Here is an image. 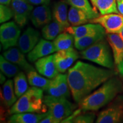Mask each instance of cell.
Wrapping results in <instances>:
<instances>
[{
  "label": "cell",
  "mask_w": 123,
  "mask_h": 123,
  "mask_svg": "<svg viewBox=\"0 0 123 123\" xmlns=\"http://www.w3.org/2000/svg\"><path fill=\"white\" fill-rule=\"evenodd\" d=\"M44 103L49 111L60 123L73 113L76 106L64 97H55L46 95Z\"/></svg>",
  "instance_id": "cell-5"
},
{
  "label": "cell",
  "mask_w": 123,
  "mask_h": 123,
  "mask_svg": "<svg viewBox=\"0 0 123 123\" xmlns=\"http://www.w3.org/2000/svg\"><path fill=\"white\" fill-rule=\"evenodd\" d=\"M40 33L37 30L29 27L21 35L18 40V46L23 53H29L39 41Z\"/></svg>",
  "instance_id": "cell-12"
},
{
  "label": "cell",
  "mask_w": 123,
  "mask_h": 123,
  "mask_svg": "<svg viewBox=\"0 0 123 123\" xmlns=\"http://www.w3.org/2000/svg\"><path fill=\"white\" fill-rule=\"evenodd\" d=\"M3 56L5 59L19 66L27 73H29L30 71L35 70L34 68L32 67L25 59L24 53H23L19 49L11 47L4 52Z\"/></svg>",
  "instance_id": "cell-17"
},
{
  "label": "cell",
  "mask_w": 123,
  "mask_h": 123,
  "mask_svg": "<svg viewBox=\"0 0 123 123\" xmlns=\"http://www.w3.org/2000/svg\"><path fill=\"white\" fill-rule=\"evenodd\" d=\"M123 90L121 81L112 77L98 90L85 97L79 103L83 111H96L110 103Z\"/></svg>",
  "instance_id": "cell-2"
},
{
  "label": "cell",
  "mask_w": 123,
  "mask_h": 123,
  "mask_svg": "<svg viewBox=\"0 0 123 123\" xmlns=\"http://www.w3.org/2000/svg\"><path fill=\"white\" fill-rule=\"evenodd\" d=\"M75 39L74 36L69 33L64 31L61 33L54 39L53 44L56 51L66 50L73 47Z\"/></svg>",
  "instance_id": "cell-24"
},
{
  "label": "cell",
  "mask_w": 123,
  "mask_h": 123,
  "mask_svg": "<svg viewBox=\"0 0 123 123\" xmlns=\"http://www.w3.org/2000/svg\"><path fill=\"white\" fill-rule=\"evenodd\" d=\"M95 1V0H91V2H92V5H93H93H94Z\"/></svg>",
  "instance_id": "cell-41"
},
{
  "label": "cell",
  "mask_w": 123,
  "mask_h": 123,
  "mask_svg": "<svg viewBox=\"0 0 123 123\" xmlns=\"http://www.w3.org/2000/svg\"><path fill=\"white\" fill-rule=\"evenodd\" d=\"M47 112L34 113L33 112H24L13 114L9 118L10 123H38L47 115Z\"/></svg>",
  "instance_id": "cell-19"
},
{
  "label": "cell",
  "mask_w": 123,
  "mask_h": 123,
  "mask_svg": "<svg viewBox=\"0 0 123 123\" xmlns=\"http://www.w3.org/2000/svg\"><path fill=\"white\" fill-rule=\"evenodd\" d=\"M123 119V106L113 105L103 111L97 118V123H118Z\"/></svg>",
  "instance_id": "cell-15"
},
{
  "label": "cell",
  "mask_w": 123,
  "mask_h": 123,
  "mask_svg": "<svg viewBox=\"0 0 123 123\" xmlns=\"http://www.w3.org/2000/svg\"><path fill=\"white\" fill-rule=\"evenodd\" d=\"M107 41L112 49L114 63L118 73L123 78V41L118 34H108Z\"/></svg>",
  "instance_id": "cell-10"
},
{
  "label": "cell",
  "mask_w": 123,
  "mask_h": 123,
  "mask_svg": "<svg viewBox=\"0 0 123 123\" xmlns=\"http://www.w3.org/2000/svg\"><path fill=\"white\" fill-rule=\"evenodd\" d=\"M67 4V2L64 1L56 3L54 6L52 14L54 21L59 23L65 28L70 26V25L68 18Z\"/></svg>",
  "instance_id": "cell-18"
},
{
  "label": "cell",
  "mask_w": 123,
  "mask_h": 123,
  "mask_svg": "<svg viewBox=\"0 0 123 123\" xmlns=\"http://www.w3.org/2000/svg\"><path fill=\"white\" fill-rule=\"evenodd\" d=\"M89 21L101 25L107 34H119L123 27V15L117 13L101 15Z\"/></svg>",
  "instance_id": "cell-7"
},
{
  "label": "cell",
  "mask_w": 123,
  "mask_h": 123,
  "mask_svg": "<svg viewBox=\"0 0 123 123\" xmlns=\"http://www.w3.org/2000/svg\"><path fill=\"white\" fill-rule=\"evenodd\" d=\"M27 1L33 5H48L51 0H27Z\"/></svg>",
  "instance_id": "cell-36"
},
{
  "label": "cell",
  "mask_w": 123,
  "mask_h": 123,
  "mask_svg": "<svg viewBox=\"0 0 123 123\" xmlns=\"http://www.w3.org/2000/svg\"><path fill=\"white\" fill-rule=\"evenodd\" d=\"M0 68L1 72L8 78H12L19 73L18 66L5 59L4 56H0Z\"/></svg>",
  "instance_id": "cell-29"
},
{
  "label": "cell",
  "mask_w": 123,
  "mask_h": 123,
  "mask_svg": "<svg viewBox=\"0 0 123 123\" xmlns=\"http://www.w3.org/2000/svg\"><path fill=\"white\" fill-rule=\"evenodd\" d=\"M14 17L12 9L9 8L7 5L1 4L0 5V22L1 24L8 21Z\"/></svg>",
  "instance_id": "cell-31"
},
{
  "label": "cell",
  "mask_w": 123,
  "mask_h": 123,
  "mask_svg": "<svg viewBox=\"0 0 123 123\" xmlns=\"http://www.w3.org/2000/svg\"><path fill=\"white\" fill-rule=\"evenodd\" d=\"M21 30L14 22H6L0 27V41L4 50L13 47L18 44Z\"/></svg>",
  "instance_id": "cell-6"
},
{
  "label": "cell",
  "mask_w": 123,
  "mask_h": 123,
  "mask_svg": "<svg viewBox=\"0 0 123 123\" xmlns=\"http://www.w3.org/2000/svg\"><path fill=\"white\" fill-rule=\"evenodd\" d=\"M68 18L69 22L73 26L82 25L90 21L84 12L73 6H71L69 9Z\"/></svg>",
  "instance_id": "cell-22"
},
{
  "label": "cell",
  "mask_w": 123,
  "mask_h": 123,
  "mask_svg": "<svg viewBox=\"0 0 123 123\" xmlns=\"http://www.w3.org/2000/svg\"><path fill=\"white\" fill-rule=\"evenodd\" d=\"M58 88L62 97L67 98L70 96V87L68 82L67 74H59L57 76L55 77Z\"/></svg>",
  "instance_id": "cell-30"
},
{
  "label": "cell",
  "mask_w": 123,
  "mask_h": 123,
  "mask_svg": "<svg viewBox=\"0 0 123 123\" xmlns=\"http://www.w3.org/2000/svg\"><path fill=\"white\" fill-rule=\"evenodd\" d=\"M27 80L30 86L38 87L46 91L49 88L51 82V80L41 76L35 70L30 71L27 73Z\"/></svg>",
  "instance_id": "cell-26"
},
{
  "label": "cell",
  "mask_w": 123,
  "mask_h": 123,
  "mask_svg": "<svg viewBox=\"0 0 123 123\" xmlns=\"http://www.w3.org/2000/svg\"><path fill=\"white\" fill-rule=\"evenodd\" d=\"M95 119V115L93 113H88L79 115L74 120L73 123H92Z\"/></svg>",
  "instance_id": "cell-32"
},
{
  "label": "cell",
  "mask_w": 123,
  "mask_h": 123,
  "mask_svg": "<svg viewBox=\"0 0 123 123\" xmlns=\"http://www.w3.org/2000/svg\"><path fill=\"white\" fill-rule=\"evenodd\" d=\"M11 0H0V3L2 5H5L8 6L10 4Z\"/></svg>",
  "instance_id": "cell-38"
},
{
  "label": "cell",
  "mask_w": 123,
  "mask_h": 123,
  "mask_svg": "<svg viewBox=\"0 0 123 123\" xmlns=\"http://www.w3.org/2000/svg\"><path fill=\"white\" fill-rule=\"evenodd\" d=\"M15 93L18 98H20L28 90L26 77L22 72H19L14 79Z\"/></svg>",
  "instance_id": "cell-28"
},
{
  "label": "cell",
  "mask_w": 123,
  "mask_h": 123,
  "mask_svg": "<svg viewBox=\"0 0 123 123\" xmlns=\"http://www.w3.org/2000/svg\"><path fill=\"white\" fill-rule=\"evenodd\" d=\"M81 110V109H79V110H77L74 111L71 115L67 117V118H66L65 119H64L62 121L61 123H73V120L76 118V117L80 114Z\"/></svg>",
  "instance_id": "cell-35"
},
{
  "label": "cell",
  "mask_w": 123,
  "mask_h": 123,
  "mask_svg": "<svg viewBox=\"0 0 123 123\" xmlns=\"http://www.w3.org/2000/svg\"><path fill=\"white\" fill-rule=\"evenodd\" d=\"M115 74L111 69L98 67L78 61L69 68L67 78L73 99L77 103Z\"/></svg>",
  "instance_id": "cell-1"
},
{
  "label": "cell",
  "mask_w": 123,
  "mask_h": 123,
  "mask_svg": "<svg viewBox=\"0 0 123 123\" xmlns=\"http://www.w3.org/2000/svg\"><path fill=\"white\" fill-rule=\"evenodd\" d=\"M46 91L49 93V95H51V96L55 97H62L61 93H60L59 89L58 88L57 84H56V80L54 78L51 80L50 86H49V88H47Z\"/></svg>",
  "instance_id": "cell-33"
},
{
  "label": "cell",
  "mask_w": 123,
  "mask_h": 123,
  "mask_svg": "<svg viewBox=\"0 0 123 123\" xmlns=\"http://www.w3.org/2000/svg\"><path fill=\"white\" fill-rule=\"evenodd\" d=\"M46 107L42 89L32 86L12 106L9 112L12 115L24 112L44 113Z\"/></svg>",
  "instance_id": "cell-3"
},
{
  "label": "cell",
  "mask_w": 123,
  "mask_h": 123,
  "mask_svg": "<svg viewBox=\"0 0 123 123\" xmlns=\"http://www.w3.org/2000/svg\"><path fill=\"white\" fill-rule=\"evenodd\" d=\"M55 64L59 73H64L79 58V54L73 47L56 51L53 55Z\"/></svg>",
  "instance_id": "cell-9"
},
{
  "label": "cell",
  "mask_w": 123,
  "mask_h": 123,
  "mask_svg": "<svg viewBox=\"0 0 123 123\" xmlns=\"http://www.w3.org/2000/svg\"><path fill=\"white\" fill-rule=\"evenodd\" d=\"M52 16L51 12L47 5H42L33 9L30 19L35 27H40L49 24Z\"/></svg>",
  "instance_id": "cell-16"
},
{
  "label": "cell",
  "mask_w": 123,
  "mask_h": 123,
  "mask_svg": "<svg viewBox=\"0 0 123 123\" xmlns=\"http://www.w3.org/2000/svg\"><path fill=\"white\" fill-rule=\"evenodd\" d=\"M110 47L109 43H108L103 39L81 51L80 55L83 59L93 62L105 68L113 70L115 63Z\"/></svg>",
  "instance_id": "cell-4"
},
{
  "label": "cell",
  "mask_w": 123,
  "mask_h": 123,
  "mask_svg": "<svg viewBox=\"0 0 123 123\" xmlns=\"http://www.w3.org/2000/svg\"><path fill=\"white\" fill-rule=\"evenodd\" d=\"M33 5L27 0L12 1V9L14 13V18L20 27H24L28 22L33 10Z\"/></svg>",
  "instance_id": "cell-8"
},
{
  "label": "cell",
  "mask_w": 123,
  "mask_h": 123,
  "mask_svg": "<svg viewBox=\"0 0 123 123\" xmlns=\"http://www.w3.org/2000/svg\"><path fill=\"white\" fill-rule=\"evenodd\" d=\"M116 2V0H95L93 6L98 9L101 15L119 14Z\"/></svg>",
  "instance_id": "cell-25"
},
{
  "label": "cell",
  "mask_w": 123,
  "mask_h": 123,
  "mask_svg": "<svg viewBox=\"0 0 123 123\" xmlns=\"http://www.w3.org/2000/svg\"><path fill=\"white\" fill-rule=\"evenodd\" d=\"M65 29L59 23L54 21L44 26L42 30V36L45 39L51 41L55 39L58 35L64 31Z\"/></svg>",
  "instance_id": "cell-23"
},
{
  "label": "cell",
  "mask_w": 123,
  "mask_h": 123,
  "mask_svg": "<svg viewBox=\"0 0 123 123\" xmlns=\"http://www.w3.org/2000/svg\"><path fill=\"white\" fill-rule=\"evenodd\" d=\"M66 2L71 6L76 7L84 12L87 15L89 20L100 16L96 9L91 6L88 0H67Z\"/></svg>",
  "instance_id": "cell-21"
},
{
  "label": "cell",
  "mask_w": 123,
  "mask_h": 123,
  "mask_svg": "<svg viewBox=\"0 0 123 123\" xmlns=\"http://www.w3.org/2000/svg\"><path fill=\"white\" fill-rule=\"evenodd\" d=\"M55 52L56 51L53 42L46 39H40L33 50L29 52L27 58L31 62H34L40 58L48 56Z\"/></svg>",
  "instance_id": "cell-14"
},
{
  "label": "cell",
  "mask_w": 123,
  "mask_h": 123,
  "mask_svg": "<svg viewBox=\"0 0 123 123\" xmlns=\"http://www.w3.org/2000/svg\"><path fill=\"white\" fill-rule=\"evenodd\" d=\"M3 98L7 107H12L17 101L18 97L15 93L12 80H7L3 85Z\"/></svg>",
  "instance_id": "cell-27"
},
{
  "label": "cell",
  "mask_w": 123,
  "mask_h": 123,
  "mask_svg": "<svg viewBox=\"0 0 123 123\" xmlns=\"http://www.w3.org/2000/svg\"><path fill=\"white\" fill-rule=\"evenodd\" d=\"M35 67L40 74L49 79H53L59 74L53 55H48L35 62Z\"/></svg>",
  "instance_id": "cell-11"
},
{
  "label": "cell",
  "mask_w": 123,
  "mask_h": 123,
  "mask_svg": "<svg viewBox=\"0 0 123 123\" xmlns=\"http://www.w3.org/2000/svg\"><path fill=\"white\" fill-rule=\"evenodd\" d=\"M64 31L73 35L75 39L97 33H106L105 29L101 25L94 23L84 24L77 26H69L66 27Z\"/></svg>",
  "instance_id": "cell-13"
},
{
  "label": "cell",
  "mask_w": 123,
  "mask_h": 123,
  "mask_svg": "<svg viewBox=\"0 0 123 123\" xmlns=\"http://www.w3.org/2000/svg\"><path fill=\"white\" fill-rule=\"evenodd\" d=\"M0 77H1V80H0V82H1V84H2L5 82V81L6 80V78L4 75L2 74V72L1 73V74H0Z\"/></svg>",
  "instance_id": "cell-39"
},
{
  "label": "cell",
  "mask_w": 123,
  "mask_h": 123,
  "mask_svg": "<svg viewBox=\"0 0 123 123\" xmlns=\"http://www.w3.org/2000/svg\"><path fill=\"white\" fill-rule=\"evenodd\" d=\"M120 35V37L121 39H122V40L123 41V27H122V29H121L120 31L119 32V33L118 34Z\"/></svg>",
  "instance_id": "cell-40"
},
{
  "label": "cell",
  "mask_w": 123,
  "mask_h": 123,
  "mask_svg": "<svg viewBox=\"0 0 123 123\" xmlns=\"http://www.w3.org/2000/svg\"><path fill=\"white\" fill-rule=\"evenodd\" d=\"M106 33H97L75 39L74 44L78 50L83 51L95 43L104 39Z\"/></svg>",
  "instance_id": "cell-20"
},
{
  "label": "cell",
  "mask_w": 123,
  "mask_h": 123,
  "mask_svg": "<svg viewBox=\"0 0 123 123\" xmlns=\"http://www.w3.org/2000/svg\"><path fill=\"white\" fill-rule=\"evenodd\" d=\"M117 9L119 13L123 15V0H116Z\"/></svg>",
  "instance_id": "cell-37"
},
{
  "label": "cell",
  "mask_w": 123,
  "mask_h": 123,
  "mask_svg": "<svg viewBox=\"0 0 123 123\" xmlns=\"http://www.w3.org/2000/svg\"><path fill=\"white\" fill-rule=\"evenodd\" d=\"M60 123L53 115L51 113V112L48 110L46 116L44 117L43 119H42L39 123Z\"/></svg>",
  "instance_id": "cell-34"
}]
</instances>
